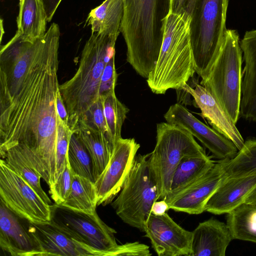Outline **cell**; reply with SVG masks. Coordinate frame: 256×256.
Returning a JSON list of instances; mask_svg holds the SVG:
<instances>
[{
	"label": "cell",
	"instance_id": "83f0119b",
	"mask_svg": "<svg viewBox=\"0 0 256 256\" xmlns=\"http://www.w3.org/2000/svg\"><path fill=\"white\" fill-rule=\"evenodd\" d=\"M224 169L227 178L256 175V139L246 140L234 158L224 160Z\"/></svg>",
	"mask_w": 256,
	"mask_h": 256
},
{
	"label": "cell",
	"instance_id": "7a4b0ae2",
	"mask_svg": "<svg viewBox=\"0 0 256 256\" xmlns=\"http://www.w3.org/2000/svg\"><path fill=\"white\" fill-rule=\"evenodd\" d=\"M120 32L126 46V61L147 78L158 60L170 0H124Z\"/></svg>",
	"mask_w": 256,
	"mask_h": 256
},
{
	"label": "cell",
	"instance_id": "e0dca14e",
	"mask_svg": "<svg viewBox=\"0 0 256 256\" xmlns=\"http://www.w3.org/2000/svg\"><path fill=\"white\" fill-rule=\"evenodd\" d=\"M25 220L0 200V248L12 256H40V251L28 226L24 224Z\"/></svg>",
	"mask_w": 256,
	"mask_h": 256
},
{
	"label": "cell",
	"instance_id": "74e56055",
	"mask_svg": "<svg viewBox=\"0 0 256 256\" xmlns=\"http://www.w3.org/2000/svg\"><path fill=\"white\" fill-rule=\"evenodd\" d=\"M244 203L256 206V186L248 194Z\"/></svg>",
	"mask_w": 256,
	"mask_h": 256
},
{
	"label": "cell",
	"instance_id": "4dcf8cb0",
	"mask_svg": "<svg viewBox=\"0 0 256 256\" xmlns=\"http://www.w3.org/2000/svg\"><path fill=\"white\" fill-rule=\"evenodd\" d=\"M72 132L59 118L58 136L56 147V182L64 170L68 161V154L69 142Z\"/></svg>",
	"mask_w": 256,
	"mask_h": 256
},
{
	"label": "cell",
	"instance_id": "8fae6325",
	"mask_svg": "<svg viewBox=\"0 0 256 256\" xmlns=\"http://www.w3.org/2000/svg\"><path fill=\"white\" fill-rule=\"evenodd\" d=\"M140 148L134 138L116 141L108 163L94 182L98 206L112 202L120 192Z\"/></svg>",
	"mask_w": 256,
	"mask_h": 256
},
{
	"label": "cell",
	"instance_id": "cb8c5ba5",
	"mask_svg": "<svg viewBox=\"0 0 256 256\" xmlns=\"http://www.w3.org/2000/svg\"><path fill=\"white\" fill-rule=\"evenodd\" d=\"M76 134L90 156L96 181L108 163L114 148L102 132L88 128H82Z\"/></svg>",
	"mask_w": 256,
	"mask_h": 256
},
{
	"label": "cell",
	"instance_id": "3957f363",
	"mask_svg": "<svg viewBox=\"0 0 256 256\" xmlns=\"http://www.w3.org/2000/svg\"><path fill=\"white\" fill-rule=\"evenodd\" d=\"M117 38L92 33L82 51L76 72L60 85L68 112V125L72 133L77 132L86 112L100 98L103 75L108 64L115 57Z\"/></svg>",
	"mask_w": 256,
	"mask_h": 256
},
{
	"label": "cell",
	"instance_id": "836d02e7",
	"mask_svg": "<svg viewBox=\"0 0 256 256\" xmlns=\"http://www.w3.org/2000/svg\"><path fill=\"white\" fill-rule=\"evenodd\" d=\"M196 0H170V12L190 20Z\"/></svg>",
	"mask_w": 256,
	"mask_h": 256
},
{
	"label": "cell",
	"instance_id": "52a82bcc",
	"mask_svg": "<svg viewBox=\"0 0 256 256\" xmlns=\"http://www.w3.org/2000/svg\"><path fill=\"white\" fill-rule=\"evenodd\" d=\"M150 154L136 156L128 176L112 206L126 224L144 231L153 204L160 194Z\"/></svg>",
	"mask_w": 256,
	"mask_h": 256
},
{
	"label": "cell",
	"instance_id": "5bb4252c",
	"mask_svg": "<svg viewBox=\"0 0 256 256\" xmlns=\"http://www.w3.org/2000/svg\"><path fill=\"white\" fill-rule=\"evenodd\" d=\"M144 232L158 256H190L192 232L181 227L166 212L158 216L151 213Z\"/></svg>",
	"mask_w": 256,
	"mask_h": 256
},
{
	"label": "cell",
	"instance_id": "8992f818",
	"mask_svg": "<svg viewBox=\"0 0 256 256\" xmlns=\"http://www.w3.org/2000/svg\"><path fill=\"white\" fill-rule=\"evenodd\" d=\"M242 53L237 30L226 29L210 72L200 82L216 99L235 124L240 116Z\"/></svg>",
	"mask_w": 256,
	"mask_h": 256
},
{
	"label": "cell",
	"instance_id": "f1b7e54d",
	"mask_svg": "<svg viewBox=\"0 0 256 256\" xmlns=\"http://www.w3.org/2000/svg\"><path fill=\"white\" fill-rule=\"evenodd\" d=\"M102 97L108 137L114 148L116 141L122 138V126L130 110L118 100L114 91Z\"/></svg>",
	"mask_w": 256,
	"mask_h": 256
},
{
	"label": "cell",
	"instance_id": "d6986e66",
	"mask_svg": "<svg viewBox=\"0 0 256 256\" xmlns=\"http://www.w3.org/2000/svg\"><path fill=\"white\" fill-rule=\"evenodd\" d=\"M192 232L190 256H224L233 240L226 224L213 218L200 222Z\"/></svg>",
	"mask_w": 256,
	"mask_h": 256
},
{
	"label": "cell",
	"instance_id": "d4e9b609",
	"mask_svg": "<svg viewBox=\"0 0 256 256\" xmlns=\"http://www.w3.org/2000/svg\"><path fill=\"white\" fill-rule=\"evenodd\" d=\"M0 159L10 169L24 178L46 202L51 201L43 190L40 174L34 168L20 144H16L0 154Z\"/></svg>",
	"mask_w": 256,
	"mask_h": 256
},
{
	"label": "cell",
	"instance_id": "5b68a950",
	"mask_svg": "<svg viewBox=\"0 0 256 256\" xmlns=\"http://www.w3.org/2000/svg\"><path fill=\"white\" fill-rule=\"evenodd\" d=\"M228 0H196L190 22L196 72L205 80L221 48Z\"/></svg>",
	"mask_w": 256,
	"mask_h": 256
},
{
	"label": "cell",
	"instance_id": "603a6c76",
	"mask_svg": "<svg viewBox=\"0 0 256 256\" xmlns=\"http://www.w3.org/2000/svg\"><path fill=\"white\" fill-rule=\"evenodd\" d=\"M18 31L32 42L44 37L46 16L40 0H24L16 19Z\"/></svg>",
	"mask_w": 256,
	"mask_h": 256
},
{
	"label": "cell",
	"instance_id": "7402d4cb",
	"mask_svg": "<svg viewBox=\"0 0 256 256\" xmlns=\"http://www.w3.org/2000/svg\"><path fill=\"white\" fill-rule=\"evenodd\" d=\"M214 161L206 154L184 157L174 172L168 194L164 200L167 201L182 190L202 176L214 165Z\"/></svg>",
	"mask_w": 256,
	"mask_h": 256
},
{
	"label": "cell",
	"instance_id": "9c48e42d",
	"mask_svg": "<svg viewBox=\"0 0 256 256\" xmlns=\"http://www.w3.org/2000/svg\"><path fill=\"white\" fill-rule=\"evenodd\" d=\"M51 209L52 222L80 242L104 252L106 256L130 255V244H118L116 231L106 224L96 212L87 214L56 204L51 205Z\"/></svg>",
	"mask_w": 256,
	"mask_h": 256
},
{
	"label": "cell",
	"instance_id": "8d00e7d4",
	"mask_svg": "<svg viewBox=\"0 0 256 256\" xmlns=\"http://www.w3.org/2000/svg\"><path fill=\"white\" fill-rule=\"evenodd\" d=\"M169 210L168 206L164 200L160 201H156L152 204L151 208V213L154 215H162Z\"/></svg>",
	"mask_w": 256,
	"mask_h": 256
},
{
	"label": "cell",
	"instance_id": "d6a6232c",
	"mask_svg": "<svg viewBox=\"0 0 256 256\" xmlns=\"http://www.w3.org/2000/svg\"><path fill=\"white\" fill-rule=\"evenodd\" d=\"M74 174L68 162L62 174L50 188V194L55 204H62L69 196Z\"/></svg>",
	"mask_w": 256,
	"mask_h": 256
},
{
	"label": "cell",
	"instance_id": "ba28073f",
	"mask_svg": "<svg viewBox=\"0 0 256 256\" xmlns=\"http://www.w3.org/2000/svg\"><path fill=\"white\" fill-rule=\"evenodd\" d=\"M206 154L194 136L185 129L168 122L157 124L156 144L150 160L159 186L160 199L169 192L174 170L184 157Z\"/></svg>",
	"mask_w": 256,
	"mask_h": 256
},
{
	"label": "cell",
	"instance_id": "1f68e13d",
	"mask_svg": "<svg viewBox=\"0 0 256 256\" xmlns=\"http://www.w3.org/2000/svg\"><path fill=\"white\" fill-rule=\"evenodd\" d=\"M82 128H88L102 132L108 138L102 96L100 97L86 114L78 130Z\"/></svg>",
	"mask_w": 256,
	"mask_h": 256
},
{
	"label": "cell",
	"instance_id": "ac0fdd59",
	"mask_svg": "<svg viewBox=\"0 0 256 256\" xmlns=\"http://www.w3.org/2000/svg\"><path fill=\"white\" fill-rule=\"evenodd\" d=\"M243 70L240 116L256 122V30L247 31L240 41Z\"/></svg>",
	"mask_w": 256,
	"mask_h": 256
},
{
	"label": "cell",
	"instance_id": "9a60e30c",
	"mask_svg": "<svg viewBox=\"0 0 256 256\" xmlns=\"http://www.w3.org/2000/svg\"><path fill=\"white\" fill-rule=\"evenodd\" d=\"M224 160H220L207 172L190 184L169 200L168 209L190 214L205 211L206 204L224 178Z\"/></svg>",
	"mask_w": 256,
	"mask_h": 256
},
{
	"label": "cell",
	"instance_id": "4fadbf2b",
	"mask_svg": "<svg viewBox=\"0 0 256 256\" xmlns=\"http://www.w3.org/2000/svg\"><path fill=\"white\" fill-rule=\"evenodd\" d=\"M28 228L40 251V256H106L104 252L80 242L51 221L29 222Z\"/></svg>",
	"mask_w": 256,
	"mask_h": 256
},
{
	"label": "cell",
	"instance_id": "44dd1931",
	"mask_svg": "<svg viewBox=\"0 0 256 256\" xmlns=\"http://www.w3.org/2000/svg\"><path fill=\"white\" fill-rule=\"evenodd\" d=\"M124 0H105L92 10L86 20L92 33L98 32L118 38L124 16Z\"/></svg>",
	"mask_w": 256,
	"mask_h": 256
},
{
	"label": "cell",
	"instance_id": "2e32d148",
	"mask_svg": "<svg viewBox=\"0 0 256 256\" xmlns=\"http://www.w3.org/2000/svg\"><path fill=\"white\" fill-rule=\"evenodd\" d=\"M182 90L193 98L196 106L200 110V114L214 129L232 141L238 150L242 148L244 141L236 124L206 88L194 80L192 86L186 84Z\"/></svg>",
	"mask_w": 256,
	"mask_h": 256
},
{
	"label": "cell",
	"instance_id": "e575fe53",
	"mask_svg": "<svg viewBox=\"0 0 256 256\" xmlns=\"http://www.w3.org/2000/svg\"><path fill=\"white\" fill-rule=\"evenodd\" d=\"M45 10L48 22L51 21L62 0H40Z\"/></svg>",
	"mask_w": 256,
	"mask_h": 256
},
{
	"label": "cell",
	"instance_id": "f546056e",
	"mask_svg": "<svg viewBox=\"0 0 256 256\" xmlns=\"http://www.w3.org/2000/svg\"><path fill=\"white\" fill-rule=\"evenodd\" d=\"M68 158L70 168L77 174L95 182L90 156L76 133H72L69 142Z\"/></svg>",
	"mask_w": 256,
	"mask_h": 256
},
{
	"label": "cell",
	"instance_id": "d590c367",
	"mask_svg": "<svg viewBox=\"0 0 256 256\" xmlns=\"http://www.w3.org/2000/svg\"><path fill=\"white\" fill-rule=\"evenodd\" d=\"M56 106L59 118L65 125L68 126V112L63 102L60 90L57 94Z\"/></svg>",
	"mask_w": 256,
	"mask_h": 256
},
{
	"label": "cell",
	"instance_id": "ffe728a7",
	"mask_svg": "<svg viewBox=\"0 0 256 256\" xmlns=\"http://www.w3.org/2000/svg\"><path fill=\"white\" fill-rule=\"evenodd\" d=\"M256 186V174L225 177L208 200L205 211L214 214H228L244 203Z\"/></svg>",
	"mask_w": 256,
	"mask_h": 256
},
{
	"label": "cell",
	"instance_id": "6da1fadb",
	"mask_svg": "<svg viewBox=\"0 0 256 256\" xmlns=\"http://www.w3.org/2000/svg\"><path fill=\"white\" fill-rule=\"evenodd\" d=\"M59 26L34 42L18 31L0 52V154L22 144L34 168L56 182Z\"/></svg>",
	"mask_w": 256,
	"mask_h": 256
},
{
	"label": "cell",
	"instance_id": "30bf717a",
	"mask_svg": "<svg viewBox=\"0 0 256 256\" xmlns=\"http://www.w3.org/2000/svg\"><path fill=\"white\" fill-rule=\"evenodd\" d=\"M0 200L20 217L32 222L51 220V205L20 176L0 160Z\"/></svg>",
	"mask_w": 256,
	"mask_h": 256
},
{
	"label": "cell",
	"instance_id": "4316f807",
	"mask_svg": "<svg viewBox=\"0 0 256 256\" xmlns=\"http://www.w3.org/2000/svg\"><path fill=\"white\" fill-rule=\"evenodd\" d=\"M227 214L233 240L256 242V206L243 203Z\"/></svg>",
	"mask_w": 256,
	"mask_h": 256
},
{
	"label": "cell",
	"instance_id": "ab89813d",
	"mask_svg": "<svg viewBox=\"0 0 256 256\" xmlns=\"http://www.w3.org/2000/svg\"><path fill=\"white\" fill-rule=\"evenodd\" d=\"M24 0H19V10H20L23 5Z\"/></svg>",
	"mask_w": 256,
	"mask_h": 256
},
{
	"label": "cell",
	"instance_id": "484cf974",
	"mask_svg": "<svg viewBox=\"0 0 256 256\" xmlns=\"http://www.w3.org/2000/svg\"><path fill=\"white\" fill-rule=\"evenodd\" d=\"M60 205L72 210L94 214L98 206L94 182L84 177L74 174L70 192Z\"/></svg>",
	"mask_w": 256,
	"mask_h": 256
},
{
	"label": "cell",
	"instance_id": "f35d334b",
	"mask_svg": "<svg viewBox=\"0 0 256 256\" xmlns=\"http://www.w3.org/2000/svg\"><path fill=\"white\" fill-rule=\"evenodd\" d=\"M2 20H0V30H1V35H0V41H2V36L3 35V34L4 33V30H3V24H2Z\"/></svg>",
	"mask_w": 256,
	"mask_h": 256
},
{
	"label": "cell",
	"instance_id": "277c9868",
	"mask_svg": "<svg viewBox=\"0 0 256 256\" xmlns=\"http://www.w3.org/2000/svg\"><path fill=\"white\" fill-rule=\"evenodd\" d=\"M190 22L180 15L169 13L158 60L146 78L152 92L164 94L169 89L181 90L193 77L196 72Z\"/></svg>",
	"mask_w": 256,
	"mask_h": 256
},
{
	"label": "cell",
	"instance_id": "7c38bea8",
	"mask_svg": "<svg viewBox=\"0 0 256 256\" xmlns=\"http://www.w3.org/2000/svg\"><path fill=\"white\" fill-rule=\"evenodd\" d=\"M164 116L166 122L178 125L190 132L216 158L229 160L238 151L232 141L202 122L181 104L176 103L170 106Z\"/></svg>",
	"mask_w": 256,
	"mask_h": 256
}]
</instances>
